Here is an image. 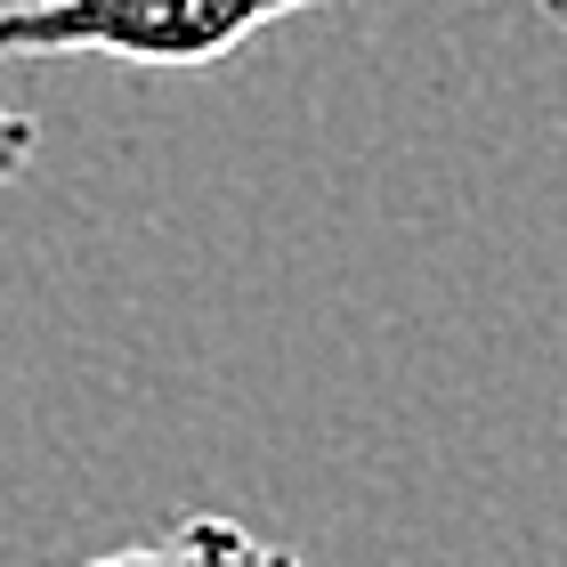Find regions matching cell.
Here are the masks:
<instances>
[{
	"label": "cell",
	"mask_w": 567,
	"mask_h": 567,
	"mask_svg": "<svg viewBox=\"0 0 567 567\" xmlns=\"http://www.w3.org/2000/svg\"><path fill=\"white\" fill-rule=\"evenodd\" d=\"M357 0H0V65L17 58H114L146 73H203L251 33Z\"/></svg>",
	"instance_id": "6da1fadb"
},
{
	"label": "cell",
	"mask_w": 567,
	"mask_h": 567,
	"mask_svg": "<svg viewBox=\"0 0 567 567\" xmlns=\"http://www.w3.org/2000/svg\"><path fill=\"white\" fill-rule=\"evenodd\" d=\"M82 567H300V559L284 551V544H268V535L219 519V511H195V519L146 535V544L97 551V559H82Z\"/></svg>",
	"instance_id": "7a4b0ae2"
},
{
	"label": "cell",
	"mask_w": 567,
	"mask_h": 567,
	"mask_svg": "<svg viewBox=\"0 0 567 567\" xmlns=\"http://www.w3.org/2000/svg\"><path fill=\"white\" fill-rule=\"evenodd\" d=\"M33 146H41V122L24 114V106H9V97H0V195H9L17 178L33 171Z\"/></svg>",
	"instance_id": "3957f363"
},
{
	"label": "cell",
	"mask_w": 567,
	"mask_h": 567,
	"mask_svg": "<svg viewBox=\"0 0 567 567\" xmlns=\"http://www.w3.org/2000/svg\"><path fill=\"white\" fill-rule=\"evenodd\" d=\"M544 9H551V24H559V33H567V0H544Z\"/></svg>",
	"instance_id": "277c9868"
}]
</instances>
